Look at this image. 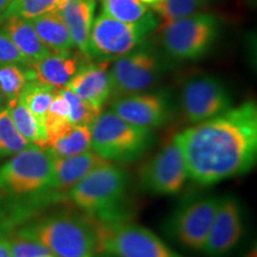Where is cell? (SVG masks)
<instances>
[{
    "instance_id": "obj_1",
    "label": "cell",
    "mask_w": 257,
    "mask_h": 257,
    "mask_svg": "<svg viewBox=\"0 0 257 257\" xmlns=\"http://www.w3.org/2000/svg\"><path fill=\"white\" fill-rule=\"evenodd\" d=\"M174 141L184 155L188 178L199 185L245 174L257 159L256 102H243L193 124L175 135Z\"/></svg>"
},
{
    "instance_id": "obj_2",
    "label": "cell",
    "mask_w": 257,
    "mask_h": 257,
    "mask_svg": "<svg viewBox=\"0 0 257 257\" xmlns=\"http://www.w3.org/2000/svg\"><path fill=\"white\" fill-rule=\"evenodd\" d=\"M55 194L53 157L46 148L30 144L0 166V218L22 217Z\"/></svg>"
},
{
    "instance_id": "obj_3",
    "label": "cell",
    "mask_w": 257,
    "mask_h": 257,
    "mask_svg": "<svg viewBox=\"0 0 257 257\" xmlns=\"http://www.w3.org/2000/svg\"><path fill=\"white\" fill-rule=\"evenodd\" d=\"M17 233L36 239L56 257H96L99 223L76 214H53L32 221Z\"/></svg>"
},
{
    "instance_id": "obj_4",
    "label": "cell",
    "mask_w": 257,
    "mask_h": 257,
    "mask_svg": "<svg viewBox=\"0 0 257 257\" xmlns=\"http://www.w3.org/2000/svg\"><path fill=\"white\" fill-rule=\"evenodd\" d=\"M128 187V174L121 167L106 162L96 167L69 189L74 205L89 214L113 221Z\"/></svg>"
},
{
    "instance_id": "obj_5",
    "label": "cell",
    "mask_w": 257,
    "mask_h": 257,
    "mask_svg": "<svg viewBox=\"0 0 257 257\" xmlns=\"http://www.w3.org/2000/svg\"><path fill=\"white\" fill-rule=\"evenodd\" d=\"M91 133L92 150L110 162H134L153 142V130L128 123L113 111L101 112Z\"/></svg>"
},
{
    "instance_id": "obj_6",
    "label": "cell",
    "mask_w": 257,
    "mask_h": 257,
    "mask_svg": "<svg viewBox=\"0 0 257 257\" xmlns=\"http://www.w3.org/2000/svg\"><path fill=\"white\" fill-rule=\"evenodd\" d=\"M159 27L155 16L137 23H126L102 12L94 21L89 35V59L115 61L141 46Z\"/></svg>"
},
{
    "instance_id": "obj_7",
    "label": "cell",
    "mask_w": 257,
    "mask_h": 257,
    "mask_svg": "<svg viewBox=\"0 0 257 257\" xmlns=\"http://www.w3.org/2000/svg\"><path fill=\"white\" fill-rule=\"evenodd\" d=\"M219 19L212 14H198L163 23L161 43L170 57L194 61L205 56L216 42Z\"/></svg>"
},
{
    "instance_id": "obj_8",
    "label": "cell",
    "mask_w": 257,
    "mask_h": 257,
    "mask_svg": "<svg viewBox=\"0 0 257 257\" xmlns=\"http://www.w3.org/2000/svg\"><path fill=\"white\" fill-rule=\"evenodd\" d=\"M100 251L114 257H184L147 227L126 221L99 224Z\"/></svg>"
},
{
    "instance_id": "obj_9",
    "label": "cell",
    "mask_w": 257,
    "mask_h": 257,
    "mask_svg": "<svg viewBox=\"0 0 257 257\" xmlns=\"http://www.w3.org/2000/svg\"><path fill=\"white\" fill-rule=\"evenodd\" d=\"M141 46L115 60L111 68H108L111 96L120 98L137 94L159 82L165 72V63L157 51Z\"/></svg>"
},
{
    "instance_id": "obj_10",
    "label": "cell",
    "mask_w": 257,
    "mask_h": 257,
    "mask_svg": "<svg viewBox=\"0 0 257 257\" xmlns=\"http://www.w3.org/2000/svg\"><path fill=\"white\" fill-rule=\"evenodd\" d=\"M180 101L185 118L192 124L216 117L232 105L224 82L208 74L189 78L182 86Z\"/></svg>"
},
{
    "instance_id": "obj_11",
    "label": "cell",
    "mask_w": 257,
    "mask_h": 257,
    "mask_svg": "<svg viewBox=\"0 0 257 257\" xmlns=\"http://www.w3.org/2000/svg\"><path fill=\"white\" fill-rule=\"evenodd\" d=\"M188 179L186 162L174 138L143 165L140 181L146 191L157 195H174Z\"/></svg>"
},
{
    "instance_id": "obj_12",
    "label": "cell",
    "mask_w": 257,
    "mask_h": 257,
    "mask_svg": "<svg viewBox=\"0 0 257 257\" xmlns=\"http://www.w3.org/2000/svg\"><path fill=\"white\" fill-rule=\"evenodd\" d=\"M220 198L197 199L182 206L170 220V232L180 244L201 251L210 233Z\"/></svg>"
},
{
    "instance_id": "obj_13",
    "label": "cell",
    "mask_w": 257,
    "mask_h": 257,
    "mask_svg": "<svg viewBox=\"0 0 257 257\" xmlns=\"http://www.w3.org/2000/svg\"><path fill=\"white\" fill-rule=\"evenodd\" d=\"M244 233L242 208L233 197L220 198L210 233L201 251L207 257H224L239 243Z\"/></svg>"
},
{
    "instance_id": "obj_14",
    "label": "cell",
    "mask_w": 257,
    "mask_h": 257,
    "mask_svg": "<svg viewBox=\"0 0 257 257\" xmlns=\"http://www.w3.org/2000/svg\"><path fill=\"white\" fill-rule=\"evenodd\" d=\"M111 111L128 123L149 130L163 126L170 117L168 98L163 93H137L115 98Z\"/></svg>"
},
{
    "instance_id": "obj_15",
    "label": "cell",
    "mask_w": 257,
    "mask_h": 257,
    "mask_svg": "<svg viewBox=\"0 0 257 257\" xmlns=\"http://www.w3.org/2000/svg\"><path fill=\"white\" fill-rule=\"evenodd\" d=\"M108 68L110 62L105 61L87 62L70 79L66 87L86 101L102 108L111 96Z\"/></svg>"
},
{
    "instance_id": "obj_16",
    "label": "cell",
    "mask_w": 257,
    "mask_h": 257,
    "mask_svg": "<svg viewBox=\"0 0 257 257\" xmlns=\"http://www.w3.org/2000/svg\"><path fill=\"white\" fill-rule=\"evenodd\" d=\"M89 59L73 50L51 53L43 60L30 66L34 78L57 89L66 87L67 83Z\"/></svg>"
},
{
    "instance_id": "obj_17",
    "label": "cell",
    "mask_w": 257,
    "mask_h": 257,
    "mask_svg": "<svg viewBox=\"0 0 257 257\" xmlns=\"http://www.w3.org/2000/svg\"><path fill=\"white\" fill-rule=\"evenodd\" d=\"M94 0H61L55 10L68 28L74 47L88 59L89 35L94 21Z\"/></svg>"
},
{
    "instance_id": "obj_18",
    "label": "cell",
    "mask_w": 257,
    "mask_h": 257,
    "mask_svg": "<svg viewBox=\"0 0 257 257\" xmlns=\"http://www.w3.org/2000/svg\"><path fill=\"white\" fill-rule=\"evenodd\" d=\"M53 157V187L56 193L69 192L96 167L108 162L93 150L67 157Z\"/></svg>"
},
{
    "instance_id": "obj_19",
    "label": "cell",
    "mask_w": 257,
    "mask_h": 257,
    "mask_svg": "<svg viewBox=\"0 0 257 257\" xmlns=\"http://www.w3.org/2000/svg\"><path fill=\"white\" fill-rule=\"evenodd\" d=\"M2 30L18 48L22 55L28 61L29 67L47 57L51 51L38 37L36 30L28 19L10 18L6 19Z\"/></svg>"
},
{
    "instance_id": "obj_20",
    "label": "cell",
    "mask_w": 257,
    "mask_h": 257,
    "mask_svg": "<svg viewBox=\"0 0 257 257\" xmlns=\"http://www.w3.org/2000/svg\"><path fill=\"white\" fill-rule=\"evenodd\" d=\"M28 21L36 30L41 41L53 53L68 51L75 48L68 28L57 11H50Z\"/></svg>"
},
{
    "instance_id": "obj_21",
    "label": "cell",
    "mask_w": 257,
    "mask_h": 257,
    "mask_svg": "<svg viewBox=\"0 0 257 257\" xmlns=\"http://www.w3.org/2000/svg\"><path fill=\"white\" fill-rule=\"evenodd\" d=\"M55 157H67L82 154L92 149V133L88 125H69L49 137L46 147Z\"/></svg>"
},
{
    "instance_id": "obj_22",
    "label": "cell",
    "mask_w": 257,
    "mask_h": 257,
    "mask_svg": "<svg viewBox=\"0 0 257 257\" xmlns=\"http://www.w3.org/2000/svg\"><path fill=\"white\" fill-rule=\"evenodd\" d=\"M59 89L53 86L38 81L36 79L29 80L19 94L18 101L27 106L42 124L46 125V115L54 96Z\"/></svg>"
},
{
    "instance_id": "obj_23",
    "label": "cell",
    "mask_w": 257,
    "mask_h": 257,
    "mask_svg": "<svg viewBox=\"0 0 257 257\" xmlns=\"http://www.w3.org/2000/svg\"><path fill=\"white\" fill-rule=\"evenodd\" d=\"M12 121L18 133L25 138L29 144L46 148L48 144V134L46 125L42 124L34 114L29 111L27 106L17 101L9 107Z\"/></svg>"
},
{
    "instance_id": "obj_24",
    "label": "cell",
    "mask_w": 257,
    "mask_h": 257,
    "mask_svg": "<svg viewBox=\"0 0 257 257\" xmlns=\"http://www.w3.org/2000/svg\"><path fill=\"white\" fill-rule=\"evenodd\" d=\"M34 78L30 67L10 63L0 66V92L4 95L8 107L18 101L19 94L29 80Z\"/></svg>"
},
{
    "instance_id": "obj_25",
    "label": "cell",
    "mask_w": 257,
    "mask_h": 257,
    "mask_svg": "<svg viewBox=\"0 0 257 257\" xmlns=\"http://www.w3.org/2000/svg\"><path fill=\"white\" fill-rule=\"evenodd\" d=\"M102 12L126 23H137L152 17L153 11L140 0H101Z\"/></svg>"
},
{
    "instance_id": "obj_26",
    "label": "cell",
    "mask_w": 257,
    "mask_h": 257,
    "mask_svg": "<svg viewBox=\"0 0 257 257\" xmlns=\"http://www.w3.org/2000/svg\"><path fill=\"white\" fill-rule=\"evenodd\" d=\"M29 146L16 128L9 107H0V160L9 159Z\"/></svg>"
},
{
    "instance_id": "obj_27",
    "label": "cell",
    "mask_w": 257,
    "mask_h": 257,
    "mask_svg": "<svg viewBox=\"0 0 257 257\" xmlns=\"http://www.w3.org/2000/svg\"><path fill=\"white\" fill-rule=\"evenodd\" d=\"M61 0H12L3 14L0 22L10 18L31 19L55 11Z\"/></svg>"
},
{
    "instance_id": "obj_28",
    "label": "cell",
    "mask_w": 257,
    "mask_h": 257,
    "mask_svg": "<svg viewBox=\"0 0 257 257\" xmlns=\"http://www.w3.org/2000/svg\"><path fill=\"white\" fill-rule=\"evenodd\" d=\"M207 0H159L152 6L153 11L159 15L163 23L176 21L198 14L206 5Z\"/></svg>"
},
{
    "instance_id": "obj_29",
    "label": "cell",
    "mask_w": 257,
    "mask_h": 257,
    "mask_svg": "<svg viewBox=\"0 0 257 257\" xmlns=\"http://www.w3.org/2000/svg\"><path fill=\"white\" fill-rule=\"evenodd\" d=\"M61 94L67 99L69 104V123L72 125H88L91 126L98 115L102 112V108L80 98L67 87L59 89Z\"/></svg>"
},
{
    "instance_id": "obj_30",
    "label": "cell",
    "mask_w": 257,
    "mask_h": 257,
    "mask_svg": "<svg viewBox=\"0 0 257 257\" xmlns=\"http://www.w3.org/2000/svg\"><path fill=\"white\" fill-rule=\"evenodd\" d=\"M69 125H72L69 123V104L67 99L61 94L60 91H57L46 115L48 140Z\"/></svg>"
},
{
    "instance_id": "obj_31",
    "label": "cell",
    "mask_w": 257,
    "mask_h": 257,
    "mask_svg": "<svg viewBox=\"0 0 257 257\" xmlns=\"http://www.w3.org/2000/svg\"><path fill=\"white\" fill-rule=\"evenodd\" d=\"M12 257H43L53 255L43 244L36 239L29 238L16 232L14 237L8 238Z\"/></svg>"
},
{
    "instance_id": "obj_32",
    "label": "cell",
    "mask_w": 257,
    "mask_h": 257,
    "mask_svg": "<svg viewBox=\"0 0 257 257\" xmlns=\"http://www.w3.org/2000/svg\"><path fill=\"white\" fill-rule=\"evenodd\" d=\"M17 63L29 67L28 61L4 31L0 30V66Z\"/></svg>"
},
{
    "instance_id": "obj_33",
    "label": "cell",
    "mask_w": 257,
    "mask_h": 257,
    "mask_svg": "<svg viewBox=\"0 0 257 257\" xmlns=\"http://www.w3.org/2000/svg\"><path fill=\"white\" fill-rule=\"evenodd\" d=\"M0 257H12L10 251L9 240L0 234Z\"/></svg>"
},
{
    "instance_id": "obj_34",
    "label": "cell",
    "mask_w": 257,
    "mask_h": 257,
    "mask_svg": "<svg viewBox=\"0 0 257 257\" xmlns=\"http://www.w3.org/2000/svg\"><path fill=\"white\" fill-rule=\"evenodd\" d=\"M12 0H0V18H2L3 14L5 12V10L8 9V6L10 5Z\"/></svg>"
},
{
    "instance_id": "obj_35",
    "label": "cell",
    "mask_w": 257,
    "mask_h": 257,
    "mask_svg": "<svg viewBox=\"0 0 257 257\" xmlns=\"http://www.w3.org/2000/svg\"><path fill=\"white\" fill-rule=\"evenodd\" d=\"M141 3H143L146 6H154L159 0H140Z\"/></svg>"
},
{
    "instance_id": "obj_36",
    "label": "cell",
    "mask_w": 257,
    "mask_h": 257,
    "mask_svg": "<svg viewBox=\"0 0 257 257\" xmlns=\"http://www.w3.org/2000/svg\"><path fill=\"white\" fill-rule=\"evenodd\" d=\"M5 98H4V95H3V93L0 92V107H3V105L5 104Z\"/></svg>"
},
{
    "instance_id": "obj_37",
    "label": "cell",
    "mask_w": 257,
    "mask_h": 257,
    "mask_svg": "<svg viewBox=\"0 0 257 257\" xmlns=\"http://www.w3.org/2000/svg\"><path fill=\"white\" fill-rule=\"evenodd\" d=\"M43 257H56V256H54V255H48V256H43Z\"/></svg>"
}]
</instances>
